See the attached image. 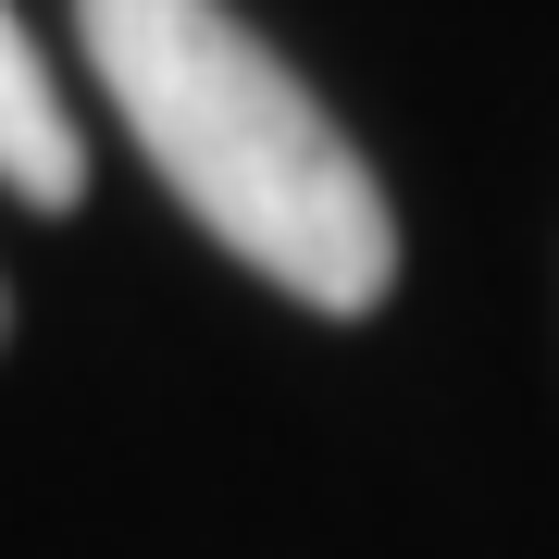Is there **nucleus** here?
I'll return each mask as SVG.
<instances>
[{
  "mask_svg": "<svg viewBox=\"0 0 559 559\" xmlns=\"http://www.w3.org/2000/svg\"><path fill=\"white\" fill-rule=\"evenodd\" d=\"M0 336H13V299H0Z\"/></svg>",
  "mask_w": 559,
  "mask_h": 559,
  "instance_id": "3",
  "label": "nucleus"
},
{
  "mask_svg": "<svg viewBox=\"0 0 559 559\" xmlns=\"http://www.w3.org/2000/svg\"><path fill=\"white\" fill-rule=\"evenodd\" d=\"M0 187L25 212H75L87 200V138L62 124V75L38 50V25L0 0Z\"/></svg>",
  "mask_w": 559,
  "mask_h": 559,
  "instance_id": "2",
  "label": "nucleus"
},
{
  "mask_svg": "<svg viewBox=\"0 0 559 559\" xmlns=\"http://www.w3.org/2000/svg\"><path fill=\"white\" fill-rule=\"evenodd\" d=\"M75 38L212 249H237L323 323L385 311L399 286L385 175L237 0H75Z\"/></svg>",
  "mask_w": 559,
  "mask_h": 559,
  "instance_id": "1",
  "label": "nucleus"
}]
</instances>
